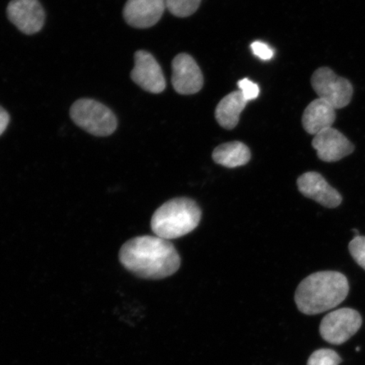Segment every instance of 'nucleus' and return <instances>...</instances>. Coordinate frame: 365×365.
<instances>
[{
	"instance_id": "obj_1",
	"label": "nucleus",
	"mask_w": 365,
	"mask_h": 365,
	"mask_svg": "<svg viewBox=\"0 0 365 365\" xmlns=\"http://www.w3.org/2000/svg\"><path fill=\"white\" fill-rule=\"evenodd\" d=\"M126 270L143 279L160 280L179 270L181 259L170 240L158 236H139L127 241L120 251Z\"/></svg>"
},
{
	"instance_id": "obj_2",
	"label": "nucleus",
	"mask_w": 365,
	"mask_h": 365,
	"mask_svg": "<svg viewBox=\"0 0 365 365\" xmlns=\"http://www.w3.org/2000/svg\"><path fill=\"white\" fill-rule=\"evenodd\" d=\"M349 292V281L344 274L318 272L300 282L294 300L300 312L314 316L336 307L344 302Z\"/></svg>"
},
{
	"instance_id": "obj_3",
	"label": "nucleus",
	"mask_w": 365,
	"mask_h": 365,
	"mask_svg": "<svg viewBox=\"0 0 365 365\" xmlns=\"http://www.w3.org/2000/svg\"><path fill=\"white\" fill-rule=\"evenodd\" d=\"M202 215V210L194 200L175 198L156 210L150 220V227L160 238L179 239L198 227Z\"/></svg>"
},
{
	"instance_id": "obj_4",
	"label": "nucleus",
	"mask_w": 365,
	"mask_h": 365,
	"mask_svg": "<svg viewBox=\"0 0 365 365\" xmlns=\"http://www.w3.org/2000/svg\"><path fill=\"white\" fill-rule=\"evenodd\" d=\"M70 115L77 126L95 136L111 135L118 127L117 118L111 109L93 99L77 100L71 108Z\"/></svg>"
},
{
	"instance_id": "obj_5",
	"label": "nucleus",
	"mask_w": 365,
	"mask_h": 365,
	"mask_svg": "<svg viewBox=\"0 0 365 365\" xmlns=\"http://www.w3.org/2000/svg\"><path fill=\"white\" fill-rule=\"evenodd\" d=\"M313 89L318 98L331 104L335 109L345 108L353 98L354 88L349 80L336 76L330 68L322 67L312 77Z\"/></svg>"
},
{
	"instance_id": "obj_6",
	"label": "nucleus",
	"mask_w": 365,
	"mask_h": 365,
	"mask_svg": "<svg viewBox=\"0 0 365 365\" xmlns=\"http://www.w3.org/2000/svg\"><path fill=\"white\" fill-rule=\"evenodd\" d=\"M361 325L362 317L357 310L342 308L327 314L319 326V333L329 344L340 345L356 334Z\"/></svg>"
},
{
	"instance_id": "obj_7",
	"label": "nucleus",
	"mask_w": 365,
	"mask_h": 365,
	"mask_svg": "<svg viewBox=\"0 0 365 365\" xmlns=\"http://www.w3.org/2000/svg\"><path fill=\"white\" fill-rule=\"evenodd\" d=\"M132 81L150 93L158 94L166 88L162 68L153 54L138 50L135 53V67L130 73Z\"/></svg>"
},
{
	"instance_id": "obj_8",
	"label": "nucleus",
	"mask_w": 365,
	"mask_h": 365,
	"mask_svg": "<svg viewBox=\"0 0 365 365\" xmlns=\"http://www.w3.org/2000/svg\"><path fill=\"white\" fill-rule=\"evenodd\" d=\"M9 20L21 33L38 34L45 23V11L38 0H11L7 6Z\"/></svg>"
},
{
	"instance_id": "obj_9",
	"label": "nucleus",
	"mask_w": 365,
	"mask_h": 365,
	"mask_svg": "<svg viewBox=\"0 0 365 365\" xmlns=\"http://www.w3.org/2000/svg\"><path fill=\"white\" fill-rule=\"evenodd\" d=\"M172 84L181 95H191L202 90L204 79L202 71L192 56L180 53L172 62Z\"/></svg>"
},
{
	"instance_id": "obj_10",
	"label": "nucleus",
	"mask_w": 365,
	"mask_h": 365,
	"mask_svg": "<svg viewBox=\"0 0 365 365\" xmlns=\"http://www.w3.org/2000/svg\"><path fill=\"white\" fill-rule=\"evenodd\" d=\"M312 145L322 161L333 163L354 153V145L334 128H328L314 135Z\"/></svg>"
},
{
	"instance_id": "obj_11",
	"label": "nucleus",
	"mask_w": 365,
	"mask_h": 365,
	"mask_svg": "<svg viewBox=\"0 0 365 365\" xmlns=\"http://www.w3.org/2000/svg\"><path fill=\"white\" fill-rule=\"evenodd\" d=\"M165 8V0H127L123 16L135 29H149L161 19Z\"/></svg>"
},
{
	"instance_id": "obj_12",
	"label": "nucleus",
	"mask_w": 365,
	"mask_h": 365,
	"mask_svg": "<svg viewBox=\"0 0 365 365\" xmlns=\"http://www.w3.org/2000/svg\"><path fill=\"white\" fill-rule=\"evenodd\" d=\"M299 190L305 197L316 200L327 208H336L341 205L342 197L339 191L333 188L322 175L308 172L297 180Z\"/></svg>"
},
{
	"instance_id": "obj_13",
	"label": "nucleus",
	"mask_w": 365,
	"mask_h": 365,
	"mask_svg": "<svg viewBox=\"0 0 365 365\" xmlns=\"http://www.w3.org/2000/svg\"><path fill=\"white\" fill-rule=\"evenodd\" d=\"M335 120V108L324 100L317 98L305 108L302 124L307 133L316 135L319 132L331 128Z\"/></svg>"
},
{
	"instance_id": "obj_14",
	"label": "nucleus",
	"mask_w": 365,
	"mask_h": 365,
	"mask_svg": "<svg viewBox=\"0 0 365 365\" xmlns=\"http://www.w3.org/2000/svg\"><path fill=\"white\" fill-rule=\"evenodd\" d=\"M247 103L240 91L227 94L216 108L215 117L218 124L226 130L234 129L239 124L240 113Z\"/></svg>"
},
{
	"instance_id": "obj_15",
	"label": "nucleus",
	"mask_w": 365,
	"mask_h": 365,
	"mask_svg": "<svg viewBox=\"0 0 365 365\" xmlns=\"http://www.w3.org/2000/svg\"><path fill=\"white\" fill-rule=\"evenodd\" d=\"M213 161L227 168L246 165L251 159L250 148L240 141L218 145L212 153Z\"/></svg>"
},
{
	"instance_id": "obj_16",
	"label": "nucleus",
	"mask_w": 365,
	"mask_h": 365,
	"mask_svg": "<svg viewBox=\"0 0 365 365\" xmlns=\"http://www.w3.org/2000/svg\"><path fill=\"white\" fill-rule=\"evenodd\" d=\"M202 0H165L168 10L177 17H188L198 10Z\"/></svg>"
},
{
	"instance_id": "obj_17",
	"label": "nucleus",
	"mask_w": 365,
	"mask_h": 365,
	"mask_svg": "<svg viewBox=\"0 0 365 365\" xmlns=\"http://www.w3.org/2000/svg\"><path fill=\"white\" fill-rule=\"evenodd\" d=\"M341 363V359L335 351L322 349L310 355L307 365H339Z\"/></svg>"
},
{
	"instance_id": "obj_18",
	"label": "nucleus",
	"mask_w": 365,
	"mask_h": 365,
	"mask_svg": "<svg viewBox=\"0 0 365 365\" xmlns=\"http://www.w3.org/2000/svg\"><path fill=\"white\" fill-rule=\"evenodd\" d=\"M349 251L354 261L365 270V237H354L350 242Z\"/></svg>"
},
{
	"instance_id": "obj_19",
	"label": "nucleus",
	"mask_w": 365,
	"mask_h": 365,
	"mask_svg": "<svg viewBox=\"0 0 365 365\" xmlns=\"http://www.w3.org/2000/svg\"><path fill=\"white\" fill-rule=\"evenodd\" d=\"M238 86L247 102L258 98L259 88L253 81L247 78L242 79L238 82Z\"/></svg>"
},
{
	"instance_id": "obj_20",
	"label": "nucleus",
	"mask_w": 365,
	"mask_h": 365,
	"mask_svg": "<svg viewBox=\"0 0 365 365\" xmlns=\"http://www.w3.org/2000/svg\"><path fill=\"white\" fill-rule=\"evenodd\" d=\"M250 48L252 49L255 56L262 59V61H270L273 57V50L266 43L257 41V42L251 44Z\"/></svg>"
},
{
	"instance_id": "obj_21",
	"label": "nucleus",
	"mask_w": 365,
	"mask_h": 365,
	"mask_svg": "<svg viewBox=\"0 0 365 365\" xmlns=\"http://www.w3.org/2000/svg\"><path fill=\"white\" fill-rule=\"evenodd\" d=\"M10 114L8 113L6 109L0 106V136L7 129L9 124H10Z\"/></svg>"
}]
</instances>
